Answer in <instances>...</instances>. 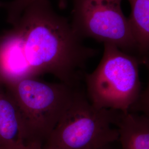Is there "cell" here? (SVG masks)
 <instances>
[{"mask_svg": "<svg viewBox=\"0 0 149 149\" xmlns=\"http://www.w3.org/2000/svg\"><path fill=\"white\" fill-rule=\"evenodd\" d=\"M131 13L128 18L142 63L147 64L149 50V0H128Z\"/></svg>", "mask_w": 149, "mask_h": 149, "instance_id": "8", "label": "cell"}, {"mask_svg": "<svg viewBox=\"0 0 149 149\" xmlns=\"http://www.w3.org/2000/svg\"><path fill=\"white\" fill-rule=\"evenodd\" d=\"M1 39L13 66L24 77L53 74L76 88L86 64L98 50L86 46L69 20L54 10L49 0L28 6Z\"/></svg>", "mask_w": 149, "mask_h": 149, "instance_id": "1", "label": "cell"}, {"mask_svg": "<svg viewBox=\"0 0 149 149\" xmlns=\"http://www.w3.org/2000/svg\"><path fill=\"white\" fill-rule=\"evenodd\" d=\"M120 149H149V116L121 112L117 124Z\"/></svg>", "mask_w": 149, "mask_h": 149, "instance_id": "7", "label": "cell"}, {"mask_svg": "<svg viewBox=\"0 0 149 149\" xmlns=\"http://www.w3.org/2000/svg\"><path fill=\"white\" fill-rule=\"evenodd\" d=\"M122 1L72 0L70 23L83 40L90 38L103 44H112L141 60L128 18L123 12Z\"/></svg>", "mask_w": 149, "mask_h": 149, "instance_id": "5", "label": "cell"}, {"mask_svg": "<svg viewBox=\"0 0 149 149\" xmlns=\"http://www.w3.org/2000/svg\"><path fill=\"white\" fill-rule=\"evenodd\" d=\"M37 0H13L6 5L8 22L13 24L19 18L28 6ZM60 8L64 9L67 6V0H58Z\"/></svg>", "mask_w": 149, "mask_h": 149, "instance_id": "9", "label": "cell"}, {"mask_svg": "<svg viewBox=\"0 0 149 149\" xmlns=\"http://www.w3.org/2000/svg\"><path fill=\"white\" fill-rule=\"evenodd\" d=\"M113 143L108 144V145H105L104 146H102L101 148H100L98 149H120V148H117L116 147L114 146L113 145Z\"/></svg>", "mask_w": 149, "mask_h": 149, "instance_id": "11", "label": "cell"}, {"mask_svg": "<svg viewBox=\"0 0 149 149\" xmlns=\"http://www.w3.org/2000/svg\"><path fill=\"white\" fill-rule=\"evenodd\" d=\"M30 77L4 85L16 105L25 144L43 147L69 108L76 88Z\"/></svg>", "mask_w": 149, "mask_h": 149, "instance_id": "2", "label": "cell"}, {"mask_svg": "<svg viewBox=\"0 0 149 149\" xmlns=\"http://www.w3.org/2000/svg\"><path fill=\"white\" fill-rule=\"evenodd\" d=\"M103 44L97 67L84 75L86 96L97 108L128 112L141 93L139 65L142 63L112 44Z\"/></svg>", "mask_w": 149, "mask_h": 149, "instance_id": "3", "label": "cell"}, {"mask_svg": "<svg viewBox=\"0 0 149 149\" xmlns=\"http://www.w3.org/2000/svg\"><path fill=\"white\" fill-rule=\"evenodd\" d=\"M121 111L93 106L76 90L74 99L47 141L44 149H98L118 141Z\"/></svg>", "mask_w": 149, "mask_h": 149, "instance_id": "4", "label": "cell"}, {"mask_svg": "<svg viewBox=\"0 0 149 149\" xmlns=\"http://www.w3.org/2000/svg\"><path fill=\"white\" fill-rule=\"evenodd\" d=\"M24 145L16 105L0 82V149H19Z\"/></svg>", "mask_w": 149, "mask_h": 149, "instance_id": "6", "label": "cell"}, {"mask_svg": "<svg viewBox=\"0 0 149 149\" xmlns=\"http://www.w3.org/2000/svg\"><path fill=\"white\" fill-rule=\"evenodd\" d=\"M19 149H44L42 146L37 144H27L24 145Z\"/></svg>", "mask_w": 149, "mask_h": 149, "instance_id": "10", "label": "cell"}]
</instances>
